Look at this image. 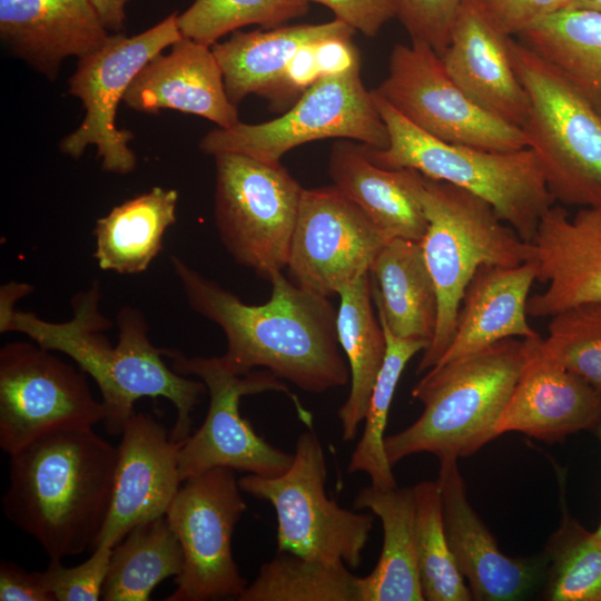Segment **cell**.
<instances>
[{
    "mask_svg": "<svg viewBox=\"0 0 601 601\" xmlns=\"http://www.w3.org/2000/svg\"><path fill=\"white\" fill-rule=\"evenodd\" d=\"M511 38L473 0H464L441 60L451 79L475 104L522 129L529 98L513 67Z\"/></svg>",
    "mask_w": 601,
    "mask_h": 601,
    "instance_id": "44dd1931",
    "label": "cell"
},
{
    "mask_svg": "<svg viewBox=\"0 0 601 601\" xmlns=\"http://www.w3.org/2000/svg\"><path fill=\"white\" fill-rule=\"evenodd\" d=\"M518 37L601 111L600 12L563 8L535 21Z\"/></svg>",
    "mask_w": 601,
    "mask_h": 601,
    "instance_id": "4dcf8cb0",
    "label": "cell"
},
{
    "mask_svg": "<svg viewBox=\"0 0 601 601\" xmlns=\"http://www.w3.org/2000/svg\"><path fill=\"white\" fill-rule=\"evenodd\" d=\"M50 352L28 342L0 349V447L9 455L45 434L106 420L86 373Z\"/></svg>",
    "mask_w": 601,
    "mask_h": 601,
    "instance_id": "9a60e30c",
    "label": "cell"
},
{
    "mask_svg": "<svg viewBox=\"0 0 601 601\" xmlns=\"http://www.w3.org/2000/svg\"><path fill=\"white\" fill-rule=\"evenodd\" d=\"M386 337V354L370 397L361 440L352 453L348 473H366L372 485L390 489L396 486L385 452V427L395 388L410 359L424 352L430 342L394 335L380 319Z\"/></svg>",
    "mask_w": 601,
    "mask_h": 601,
    "instance_id": "836d02e7",
    "label": "cell"
},
{
    "mask_svg": "<svg viewBox=\"0 0 601 601\" xmlns=\"http://www.w3.org/2000/svg\"><path fill=\"white\" fill-rule=\"evenodd\" d=\"M1 601H55L40 572H28L16 563H0Z\"/></svg>",
    "mask_w": 601,
    "mask_h": 601,
    "instance_id": "ee69618b",
    "label": "cell"
},
{
    "mask_svg": "<svg viewBox=\"0 0 601 601\" xmlns=\"http://www.w3.org/2000/svg\"><path fill=\"white\" fill-rule=\"evenodd\" d=\"M437 484L446 538L473 600L512 601L536 583L541 560L511 558L469 503L457 459L439 460Z\"/></svg>",
    "mask_w": 601,
    "mask_h": 601,
    "instance_id": "ffe728a7",
    "label": "cell"
},
{
    "mask_svg": "<svg viewBox=\"0 0 601 601\" xmlns=\"http://www.w3.org/2000/svg\"><path fill=\"white\" fill-rule=\"evenodd\" d=\"M327 7L335 19L359 31L366 37H375L393 18L392 0H309Z\"/></svg>",
    "mask_w": 601,
    "mask_h": 601,
    "instance_id": "7bdbcfd3",
    "label": "cell"
},
{
    "mask_svg": "<svg viewBox=\"0 0 601 601\" xmlns=\"http://www.w3.org/2000/svg\"><path fill=\"white\" fill-rule=\"evenodd\" d=\"M526 354V338H508L426 371L412 390L422 414L385 437L390 464L417 453L465 457L499 437L497 423Z\"/></svg>",
    "mask_w": 601,
    "mask_h": 601,
    "instance_id": "277c9868",
    "label": "cell"
},
{
    "mask_svg": "<svg viewBox=\"0 0 601 601\" xmlns=\"http://www.w3.org/2000/svg\"><path fill=\"white\" fill-rule=\"evenodd\" d=\"M109 37L90 0H0L1 41L49 79L66 58H83Z\"/></svg>",
    "mask_w": 601,
    "mask_h": 601,
    "instance_id": "603a6c76",
    "label": "cell"
},
{
    "mask_svg": "<svg viewBox=\"0 0 601 601\" xmlns=\"http://www.w3.org/2000/svg\"><path fill=\"white\" fill-rule=\"evenodd\" d=\"M111 549L100 545L76 566H65L61 560H50L40 572L55 601H98L107 575Z\"/></svg>",
    "mask_w": 601,
    "mask_h": 601,
    "instance_id": "f35d334b",
    "label": "cell"
},
{
    "mask_svg": "<svg viewBox=\"0 0 601 601\" xmlns=\"http://www.w3.org/2000/svg\"><path fill=\"white\" fill-rule=\"evenodd\" d=\"M562 520L545 549L551 601H601V535L572 518L562 500Z\"/></svg>",
    "mask_w": 601,
    "mask_h": 601,
    "instance_id": "e575fe53",
    "label": "cell"
},
{
    "mask_svg": "<svg viewBox=\"0 0 601 601\" xmlns=\"http://www.w3.org/2000/svg\"><path fill=\"white\" fill-rule=\"evenodd\" d=\"M215 224L233 259L269 279L287 267L304 188L282 165L215 155Z\"/></svg>",
    "mask_w": 601,
    "mask_h": 601,
    "instance_id": "30bf717a",
    "label": "cell"
},
{
    "mask_svg": "<svg viewBox=\"0 0 601 601\" xmlns=\"http://www.w3.org/2000/svg\"><path fill=\"white\" fill-rule=\"evenodd\" d=\"M336 327L351 374V391L338 410L344 441L355 439L386 354L384 328L372 306V278L367 273L339 293Z\"/></svg>",
    "mask_w": 601,
    "mask_h": 601,
    "instance_id": "f546056e",
    "label": "cell"
},
{
    "mask_svg": "<svg viewBox=\"0 0 601 601\" xmlns=\"http://www.w3.org/2000/svg\"><path fill=\"white\" fill-rule=\"evenodd\" d=\"M532 245L536 280L546 287L529 297V316L551 317L601 303V208L583 207L571 218L553 205L542 216Z\"/></svg>",
    "mask_w": 601,
    "mask_h": 601,
    "instance_id": "ac0fdd59",
    "label": "cell"
},
{
    "mask_svg": "<svg viewBox=\"0 0 601 601\" xmlns=\"http://www.w3.org/2000/svg\"><path fill=\"white\" fill-rule=\"evenodd\" d=\"M131 0H90L108 31L121 32L126 20V6Z\"/></svg>",
    "mask_w": 601,
    "mask_h": 601,
    "instance_id": "bcb514c9",
    "label": "cell"
},
{
    "mask_svg": "<svg viewBox=\"0 0 601 601\" xmlns=\"http://www.w3.org/2000/svg\"><path fill=\"white\" fill-rule=\"evenodd\" d=\"M326 475L321 441L313 431H305L297 437L293 463L285 473L272 477L248 473L238 483L243 492L275 509L278 552L356 569L374 514L341 508L326 494Z\"/></svg>",
    "mask_w": 601,
    "mask_h": 601,
    "instance_id": "ba28073f",
    "label": "cell"
},
{
    "mask_svg": "<svg viewBox=\"0 0 601 601\" xmlns=\"http://www.w3.org/2000/svg\"><path fill=\"white\" fill-rule=\"evenodd\" d=\"M421 199L427 219L421 245L436 287L439 315L417 374L432 368L447 349L464 292L481 266L534 260L532 243L523 240L490 203L473 193L424 176Z\"/></svg>",
    "mask_w": 601,
    "mask_h": 601,
    "instance_id": "8992f818",
    "label": "cell"
},
{
    "mask_svg": "<svg viewBox=\"0 0 601 601\" xmlns=\"http://www.w3.org/2000/svg\"><path fill=\"white\" fill-rule=\"evenodd\" d=\"M594 433L597 434L598 439L600 440L601 442V421L600 423L594 427ZM599 535H601V522H600V525L598 528V530L595 531Z\"/></svg>",
    "mask_w": 601,
    "mask_h": 601,
    "instance_id": "681fc988",
    "label": "cell"
},
{
    "mask_svg": "<svg viewBox=\"0 0 601 601\" xmlns=\"http://www.w3.org/2000/svg\"><path fill=\"white\" fill-rule=\"evenodd\" d=\"M328 138L354 139L375 149L388 146L387 128L362 81L361 67L321 77L278 118L262 124L238 121L209 131L199 149L211 156L236 152L277 165L295 147Z\"/></svg>",
    "mask_w": 601,
    "mask_h": 601,
    "instance_id": "9c48e42d",
    "label": "cell"
},
{
    "mask_svg": "<svg viewBox=\"0 0 601 601\" xmlns=\"http://www.w3.org/2000/svg\"><path fill=\"white\" fill-rule=\"evenodd\" d=\"M374 91L427 135L455 145L512 151L528 147L523 130L475 104L426 43L396 45L388 73Z\"/></svg>",
    "mask_w": 601,
    "mask_h": 601,
    "instance_id": "4fadbf2b",
    "label": "cell"
},
{
    "mask_svg": "<svg viewBox=\"0 0 601 601\" xmlns=\"http://www.w3.org/2000/svg\"><path fill=\"white\" fill-rule=\"evenodd\" d=\"M316 43L302 47L289 61L266 96L272 107L284 109L289 104H295L322 77L315 56Z\"/></svg>",
    "mask_w": 601,
    "mask_h": 601,
    "instance_id": "b9f144b4",
    "label": "cell"
},
{
    "mask_svg": "<svg viewBox=\"0 0 601 601\" xmlns=\"http://www.w3.org/2000/svg\"><path fill=\"white\" fill-rule=\"evenodd\" d=\"M464 0H392L395 18L411 40L421 41L437 56L446 50L457 12Z\"/></svg>",
    "mask_w": 601,
    "mask_h": 601,
    "instance_id": "ab89813d",
    "label": "cell"
},
{
    "mask_svg": "<svg viewBox=\"0 0 601 601\" xmlns=\"http://www.w3.org/2000/svg\"><path fill=\"white\" fill-rule=\"evenodd\" d=\"M117 456L92 427L36 439L10 455L6 516L50 560L93 550L109 512Z\"/></svg>",
    "mask_w": 601,
    "mask_h": 601,
    "instance_id": "3957f363",
    "label": "cell"
},
{
    "mask_svg": "<svg viewBox=\"0 0 601 601\" xmlns=\"http://www.w3.org/2000/svg\"><path fill=\"white\" fill-rule=\"evenodd\" d=\"M388 240L335 186L304 189L286 268L305 290L338 295L371 272Z\"/></svg>",
    "mask_w": 601,
    "mask_h": 601,
    "instance_id": "2e32d148",
    "label": "cell"
},
{
    "mask_svg": "<svg viewBox=\"0 0 601 601\" xmlns=\"http://www.w3.org/2000/svg\"><path fill=\"white\" fill-rule=\"evenodd\" d=\"M370 274L378 318L390 332L431 344L439 298L421 242L392 238L377 255Z\"/></svg>",
    "mask_w": 601,
    "mask_h": 601,
    "instance_id": "4316f807",
    "label": "cell"
},
{
    "mask_svg": "<svg viewBox=\"0 0 601 601\" xmlns=\"http://www.w3.org/2000/svg\"><path fill=\"white\" fill-rule=\"evenodd\" d=\"M535 280L534 260L518 266H481L464 292L453 338L435 365L503 339L540 337L526 318V303Z\"/></svg>",
    "mask_w": 601,
    "mask_h": 601,
    "instance_id": "d4e9b609",
    "label": "cell"
},
{
    "mask_svg": "<svg viewBox=\"0 0 601 601\" xmlns=\"http://www.w3.org/2000/svg\"><path fill=\"white\" fill-rule=\"evenodd\" d=\"M184 553L167 516L140 523L111 549L104 601H146L164 580L180 574Z\"/></svg>",
    "mask_w": 601,
    "mask_h": 601,
    "instance_id": "1f68e13d",
    "label": "cell"
},
{
    "mask_svg": "<svg viewBox=\"0 0 601 601\" xmlns=\"http://www.w3.org/2000/svg\"><path fill=\"white\" fill-rule=\"evenodd\" d=\"M335 186L388 238L421 242L427 229L422 205L424 176L412 168L373 162L363 144L336 141L328 160Z\"/></svg>",
    "mask_w": 601,
    "mask_h": 601,
    "instance_id": "cb8c5ba5",
    "label": "cell"
},
{
    "mask_svg": "<svg viewBox=\"0 0 601 601\" xmlns=\"http://www.w3.org/2000/svg\"><path fill=\"white\" fill-rule=\"evenodd\" d=\"M162 354L171 361L174 371L203 381L209 394L203 425L181 443L178 452L181 482L216 467L267 477L280 475L290 467L294 454L266 442L239 412L243 396L265 392L292 395L279 377L267 370L240 374L221 356L188 357L170 348H162Z\"/></svg>",
    "mask_w": 601,
    "mask_h": 601,
    "instance_id": "8fae6325",
    "label": "cell"
},
{
    "mask_svg": "<svg viewBox=\"0 0 601 601\" xmlns=\"http://www.w3.org/2000/svg\"><path fill=\"white\" fill-rule=\"evenodd\" d=\"M101 289L93 282L71 298L72 316L67 322H48L32 312L17 308L0 314V332H18L49 351L66 354L96 382L106 410L107 431L120 434L136 413L135 403L142 397L170 401L177 418L170 437L183 443L190 435L191 413L207 391L203 381L191 380L167 366L162 348L148 335L144 314L121 307L116 316L118 341L112 345L104 334L112 322L99 309Z\"/></svg>",
    "mask_w": 601,
    "mask_h": 601,
    "instance_id": "7a4b0ae2",
    "label": "cell"
},
{
    "mask_svg": "<svg viewBox=\"0 0 601 601\" xmlns=\"http://www.w3.org/2000/svg\"><path fill=\"white\" fill-rule=\"evenodd\" d=\"M550 318L543 352L601 393V303L573 306Z\"/></svg>",
    "mask_w": 601,
    "mask_h": 601,
    "instance_id": "74e56055",
    "label": "cell"
},
{
    "mask_svg": "<svg viewBox=\"0 0 601 601\" xmlns=\"http://www.w3.org/2000/svg\"><path fill=\"white\" fill-rule=\"evenodd\" d=\"M177 203V190L152 187L98 218L93 257L99 268L121 275L146 272L176 223Z\"/></svg>",
    "mask_w": 601,
    "mask_h": 601,
    "instance_id": "f1b7e54d",
    "label": "cell"
},
{
    "mask_svg": "<svg viewBox=\"0 0 601 601\" xmlns=\"http://www.w3.org/2000/svg\"><path fill=\"white\" fill-rule=\"evenodd\" d=\"M355 509H368L380 518L383 546L374 570L357 579L361 601H423L416 539L413 487L359 490Z\"/></svg>",
    "mask_w": 601,
    "mask_h": 601,
    "instance_id": "83f0119b",
    "label": "cell"
},
{
    "mask_svg": "<svg viewBox=\"0 0 601 601\" xmlns=\"http://www.w3.org/2000/svg\"><path fill=\"white\" fill-rule=\"evenodd\" d=\"M388 131V146H365L386 168H412L463 188L490 203L503 221L532 243L542 216L554 205L536 154L530 147L494 151L449 144L422 131L372 90Z\"/></svg>",
    "mask_w": 601,
    "mask_h": 601,
    "instance_id": "5b68a950",
    "label": "cell"
},
{
    "mask_svg": "<svg viewBox=\"0 0 601 601\" xmlns=\"http://www.w3.org/2000/svg\"><path fill=\"white\" fill-rule=\"evenodd\" d=\"M170 264L189 307L224 332L227 349L221 357L236 372L264 367L315 394L348 383L337 311L328 297L307 292L277 272L268 279L269 299L248 305L181 257L171 255Z\"/></svg>",
    "mask_w": 601,
    "mask_h": 601,
    "instance_id": "6da1fadb",
    "label": "cell"
},
{
    "mask_svg": "<svg viewBox=\"0 0 601 601\" xmlns=\"http://www.w3.org/2000/svg\"><path fill=\"white\" fill-rule=\"evenodd\" d=\"M124 102L139 112L171 109L196 115L219 128L239 121L211 46L185 37L171 46L169 53L157 55L139 71Z\"/></svg>",
    "mask_w": 601,
    "mask_h": 601,
    "instance_id": "7402d4cb",
    "label": "cell"
},
{
    "mask_svg": "<svg viewBox=\"0 0 601 601\" xmlns=\"http://www.w3.org/2000/svg\"><path fill=\"white\" fill-rule=\"evenodd\" d=\"M358 577L343 562L277 552L260 566L239 601H361Z\"/></svg>",
    "mask_w": 601,
    "mask_h": 601,
    "instance_id": "d6a6232c",
    "label": "cell"
},
{
    "mask_svg": "<svg viewBox=\"0 0 601 601\" xmlns=\"http://www.w3.org/2000/svg\"><path fill=\"white\" fill-rule=\"evenodd\" d=\"M183 483L166 516L181 545L184 566L166 601L238 600L247 585L231 538L247 505L234 470L211 469Z\"/></svg>",
    "mask_w": 601,
    "mask_h": 601,
    "instance_id": "5bb4252c",
    "label": "cell"
},
{
    "mask_svg": "<svg viewBox=\"0 0 601 601\" xmlns=\"http://www.w3.org/2000/svg\"><path fill=\"white\" fill-rule=\"evenodd\" d=\"M514 70L529 98L522 130L554 200L601 208V111L561 71L514 37Z\"/></svg>",
    "mask_w": 601,
    "mask_h": 601,
    "instance_id": "52a82bcc",
    "label": "cell"
},
{
    "mask_svg": "<svg viewBox=\"0 0 601 601\" xmlns=\"http://www.w3.org/2000/svg\"><path fill=\"white\" fill-rule=\"evenodd\" d=\"M315 56L321 76L344 73L361 67V57L352 38H328L315 45Z\"/></svg>",
    "mask_w": 601,
    "mask_h": 601,
    "instance_id": "f6af8a7d",
    "label": "cell"
},
{
    "mask_svg": "<svg viewBox=\"0 0 601 601\" xmlns=\"http://www.w3.org/2000/svg\"><path fill=\"white\" fill-rule=\"evenodd\" d=\"M181 38L178 13L171 12L138 35L112 33L98 50L78 59L69 93L81 100L86 114L80 126L61 140L60 150L79 158L95 145L104 170L130 174L137 165L136 154L128 146L134 136L116 126L118 104L139 71Z\"/></svg>",
    "mask_w": 601,
    "mask_h": 601,
    "instance_id": "7c38bea8",
    "label": "cell"
},
{
    "mask_svg": "<svg viewBox=\"0 0 601 601\" xmlns=\"http://www.w3.org/2000/svg\"><path fill=\"white\" fill-rule=\"evenodd\" d=\"M526 341V358L499 420L497 436L520 432L553 444L594 430L601 421V393L550 358L541 336Z\"/></svg>",
    "mask_w": 601,
    "mask_h": 601,
    "instance_id": "d6986e66",
    "label": "cell"
},
{
    "mask_svg": "<svg viewBox=\"0 0 601 601\" xmlns=\"http://www.w3.org/2000/svg\"><path fill=\"white\" fill-rule=\"evenodd\" d=\"M30 293H32V286L27 283L10 282L2 285L0 289V314L16 308L17 300Z\"/></svg>",
    "mask_w": 601,
    "mask_h": 601,
    "instance_id": "7dc6e473",
    "label": "cell"
},
{
    "mask_svg": "<svg viewBox=\"0 0 601 601\" xmlns=\"http://www.w3.org/2000/svg\"><path fill=\"white\" fill-rule=\"evenodd\" d=\"M354 33L352 27L334 19L250 32L236 30L211 49L223 71L227 96L237 105L249 95L266 98L302 47L328 38H353Z\"/></svg>",
    "mask_w": 601,
    "mask_h": 601,
    "instance_id": "484cf974",
    "label": "cell"
},
{
    "mask_svg": "<svg viewBox=\"0 0 601 601\" xmlns=\"http://www.w3.org/2000/svg\"><path fill=\"white\" fill-rule=\"evenodd\" d=\"M109 512L96 546H115L136 525L166 515L181 483L176 443L148 414L124 425Z\"/></svg>",
    "mask_w": 601,
    "mask_h": 601,
    "instance_id": "e0dca14e",
    "label": "cell"
},
{
    "mask_svg": "<svg viewBox=\"0 0 601 601\" xmlns=\"http://www.w3.org/2000/svg\"><path fill=\"white\" fill-rule=\"evenodd\" d=\"M309 0H194L178 13L183 37L213 46L227 33L258 24L264 29L284 26L304 17Z\"/></svg>",
    "mask_w": 601,
    "mask_h": 601,
    "instance_id": "8d00e7d4",
    "label": "cell"
},
{
    "mask_svg": "<svg viewBox=\"0 0 601 601\" xmlns=\"http://www.w3.org/2000/svg\"><path fill=\"white\" fill-rule=\"evenodd\" d=\"M413 492L417 562L424 600H473L446 538L437 482L422 481L413 486Z\"/></svg>",
    "mask_w": 601,
    "mask_h": 601,
    "instance_id": "d590c367",
    "label": "cell"
},
{
    "mask_svg": "<svg viewBox=\"0 0 601 601\" xmlns=\"http://www.w3.org/2000/svg\"><path fill=\"white\" fill-rule=\"evenodd\" d=\"M508 36H519L535 21L566 8L569 0H473Z\"/></svg>",
    "mask_w": 601,
    "mask_h": 601,
    "instance_id": "60d3db41",
    "label": "cell"
},
{
    "mask_svg": "<svg viewBox=\"0 0 601 601\" xmlns=\"http://www.w3.org/2000/svg\"><path fill=\"white\" fill-rule=\"evenodd\" d=\"M566 8L587 9L601 13V0H569Z\"/></svg>",
    "mask_w": 601,
    "mask_h": 601,
    "instance_id": "c3c4849f",
    "label": "cell"
}]
</instances>
